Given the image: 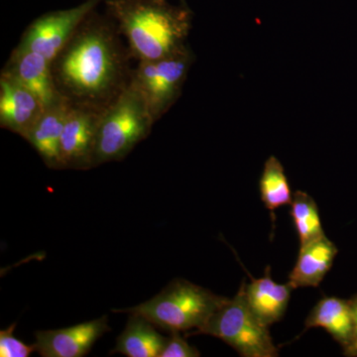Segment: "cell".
<instances>
[{"label": "cell", "instance_id": "cell-15", "mask_svg": "<svg viewBox=\"0 0 357 357\" xmlns=\"http://www.w3.org/2000/svg\"><path fill=\"white\" fill-rule=\"evenodd\" d=\"M324 328L335 340L347 349L354 337V321L351 301L337 297H325L312 307L305 321V331Z\"/></svg>", "mask_w": 357, "mask_h": 357}, {"label": "cell", "instance_id": "cell-17", "mask_svg": "<svg viewBox=\"0 0 357 357\" xmlns=\"http://www.w3.org/2000/svg\"><path fill=\"white\" fill-rule=\"evenodd\" d=\"M259 191L265 208L275 218V211L292 204L293 195L280 160L270 156L265 162L259 180Z\"/></svg>", "mask_w": 357, "mask_h": 357}, {"label": "cell", "instance_id": "cell-13", "mask_svg": "<svg viewBox=\"0 0 357 357\" xmlns=\"http://www.w3.org/2000/svg\"><path fill=\"white\" fill-rule=\"evenodd\" d=\"M338 249L325 236L300 246L297 262L289 275L288 283L294 290L318 287L333 264Z\"/></svg>", "mask_w": 357, "mask_h": 357}, {"label": "cell", "instance_id": "cell-10", "mask_svg": "<svg viewBox=\"0 0 357 357\" xmlns=\"http://www.w3.org/2000/svg\"><path fill=\"white\" fill-rule=\"evenodd\" d=\"M45 107L38 98L7 73L0 75V126L26 139Z\"/></svg>", "mask_w": 357, "mask_h": 357}, {"label": "cell", "instance_id": "cell-1", "mask_svg": "<svg viewBox=\"0 0 357 357\" xmlns=\"http://www.w3.org/2000/svg\"><path fill=\"white\" fill-rule=\"evenodd\" d=\"M112 18L95 9L51 62L60 95L73 107L105 112L132 79V58Z\"/></svg>", "mask_w": 357, "mask_h": 357}, {"label": "cell", "instance_id": "cell-4", "mask_svg": "<svg viewBox=\"0 0 357 357\" xmlns=\"http://www.w3.org/2000/svg\"><path fill=\"white\" fill-rule=\"evenodd\" d=\"M155 122L142 96L130 83L115 102L100 114L95 168L121 161L151 133Z\"/></svg>", "mask_w": 357, "mask_h": 357}, {"label": "cell", "instance_id": "cell-9", "mask_svg": "<svg viewBox=\"0 0 357 357\" xmlns=\"http://www.w3.org/2000/svg\"><path fill=\"white\" fill-rule=\"evenodd\" d=\"M109 317L60 330L35 333V351L43 357H84L105 333L110 332Z\"/></svg>", "mask_w": 357, "mask_h": 357}, {"label": "cell", "instance_id": "cell-11", "mask_svg": "<svg viewBox=\"0 0 357 357\" xmlns=\"http://www.w3.org/2000/svg\"><path fill=\"white\" fill-rule=\"evenodd\" d=\"M2 70L31 91L45 109L64 98L54 81L51 61L41 54L16 46Z\"/></svg>", "mask_w": 357, "mask_h": 357}, {"label": "cell", "instance_id": "cell-20", "mask_svg": "<svg viewBox=\"0 0 357 357\" xmlns=\"http://www.w3.org/2000/svg\"><path fill=\"white\" fill-rule=\"evenodd\" d=\"M198 356H201V352L190 344L185 335H181V333H171L170 337L167 340L165 347L160 354V357Z\"/></svg>", "mask_w": 357, "mask_h": 357}, {"label": "cell", "instance_id": "cell-12", "mask_svg": "<svg viewBox=\"0 0 357 357\" xmlns=\"http://www.w3.org/2000/svg\"><path fill=\"white\" fill-rule=\"evenodd\" d=\"M72 105L63 98L46 107L26 137L40 155L45 165L53 170H64L61 158V137Z\"/></svg>", "mask_w": 357, "mask_h": 357}, {"label": "cell", "instance_id": "cell-7", "mask_svg": "<svg viewBox=\"0 0 357 357\" xmlns=\"http://www.w3.org/2000/svg\"><path fill=\"white\" fill-rule=\"evenodd\" d=\"M102 2L105 0H84L72 8L42 14L26 28L17 46L41 54L52 62Z\"/></svg>", "mask_w": 357, "mask_h": 357}, {"label": "cell", "instance_id": "cell-21", "mask_svg": "<svg viewBox=\"0 0 357 357\" xmlns=\"http://www.w3.org/2000/svg\"><path fill=\"white\" fill-rule=\"evenodd\" d=\"M352 312H354V331L351 344L344 349V354L347 356H357V296L351 300Z\"/></svg>", "mask_w": 357, "mask_h": 357}, {"label": "cell", "instance_id": "cell-3", "mask_svg": "<svg viewBox=\"0 0 357 357\" xmlns=\"http://www.w3.org/2000/svg\"><path fill=\"white\" fill-rule=\"evenodd\" d=\"M227 300L190 281L176 279L146 302L112 312L139 314L167 332L185 333L204 328Z\"/></svg>", "mask_w": 357, "mask_h": 357}, {"label": "cell", "instance_id": "cell-16", "mask_svg": "<svg viewBox=\"0 0 357 357\" xmlns=\"http://www.w3.org/2000/svg\"><path fill=\"white\" fill-rule=\"evenodd\" d=\"M168 337L156 330V326L139 314H129L128 324L119 335L110 354L128 357H160Z\"/></svg>", "mask_w": 357, "mask_h": 357}, {"label": "cell", "instance_id": "cell-2", "mask_svg": "<svg viewBox=\"0 0 357 357\" xmlns=\"http://www.w3.org/2000/svg\"><path fill=\"white\" fill-rule=\"evenodd\" d=\"M105 4L137 62L169 57L189 46L194 14L188 4L173 6L167 0H105Z\"/></svg>", "mask_w": 357, "mask_h": 357}, {"label": "cell", "instance_id": "cell-6", "mask_svg": "<svg viewBox=\"0 0 357 357\" xmlns=\"http://www.w3.org/2000/svg\"><path fill=\"white\" fill-rule=\"evenodd\" d=\"M195 60L194 52L188 46L169 57L140 61L134 68L131 83L142 96L155 123L180 98Z\"/></svg>", "mask_w": 357, "mask_h": 357}, {"label": "cell", "instance_id": "cell-22", "mask_svg": "<svg viewBox=\"0 0 357 357\" xmlns=\"http://www.w3.org/2000/svg\"><path fill=\"white\" fill-rule=\"evenodd\" d=\"M182 4H187V0H178Z\"/></svg>", "mask_w": 357, "mask_h": 357}, {"label": "cell", "instance_id": "cell-19", "mask_svg": "<svg viewBox=\"0 0 357 357\" xmlns=\"http://www.w3.org/2000/svg\"><path fill=\"white\" fill-rule=\"evenodd\" d=\"M16 323L0 331V356L29 357L35 351L34 344H27L14 335Z\"/></svg>", "mask_w": 357, "mask_h": 357}, {"label": "cell", "instance_id": "cell-14", "mask_svg": "<svg viewBox=\"0 0 357 357\" xmlns=\"http://www.w3.org/2000/svg\"><path fill=\"white\" fill-rule=\"evenodd\" d=\"M251 280L245 286L246 301L251 311L265 326L280 321L287 310L294 290L292 286L276 283L272 279L269 266L265 269L264 276Z\"/></svg>", "mask_w": 357, "mask_h": 357}, {"label": "cell", "instance_id": "cell-5", "mask_svg": "<svg viewBox=\"0 0 357 357\" xmlns=\"http://www.w3.org/2000/svg\"><path fill=\"white\" fill-rule=\"evenodd\" d=\"M245 281L238 292L218 310L204 328L185 333V337L206 335L220 338L243 357L278 356L268 326L262 324L249 307Z\"/></svg>", "mask_w": 357, "mask_h": 357}, {"label": "cell", "instance_id": "cell-8", "mask_svg": "<svg viewBox=\"0 0 357 357\" xmlns=\"http://www.w3.org/2000/svg\"><path fill=\"white\" fill-rule=\"evenodd\" d=\"M100 112L70 107L61 137V158L64 170L95 168L96 134Z\"/></svg>", "mask_w": 357, "mask_h": 357}, {"label": "cell", "instance_id": "cell-18", "mask_svg": "<svg viewBox=\"0 0 357 357\" xmlns=\"http://www.w3.org/2000/svg\"><path fill=\"white\" fill-rule=\"evenodd\" d=\"M290 215L299 237L300 246L325 236L318 204L307 192H294Z\"/></svg>", "mask_w": 357, "mask_h": 357}]
</instances>
